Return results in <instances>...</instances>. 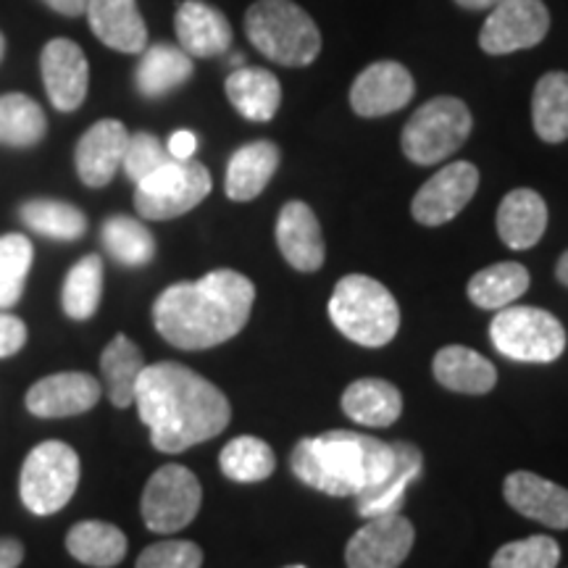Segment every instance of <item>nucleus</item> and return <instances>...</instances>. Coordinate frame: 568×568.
I'll return each instance as SVG.
<instances>
[{"instance_id": "nucleus-8", "label": "nucleus", "mask_w": 568, "mask_h": 568, "mask_svg": "<svg viewBox=\"0 0 568 568\" xmlns=\"http://www.w3.org/2000/svg\"><path fill=\"white\" fill-rule=\"evenodd\" d=\"M489 337L506 358L521 364H552L566 351L564 324L531 305H506L497 311Z\"/></svg>"}, {"instance_id": "nucleus-38", "label": "nucleus", "mask_w": 568, "mask_h": 568, "mask_svg": "<svg viewBox=\"0 0 568 568\" xmlns=\"http://www.w3.org/2000/svg\"><path fill=\"white\" fill-rule=\"evenodd\" d=\"M32 258V243L24 234H3L0 237V311L17 305L19 297L24 295Z\"/></svg>"}, {"instance_id": "nucleus-18", "label": "nucleus", "mask_w": 568, "mask_h": 568, "mask_svg": "<svg viewBox=\"0 0 568 568\" xmlns=\"http://www.w3.org/2000/svg\"><path fill=\"white\" fill-rule=\"evenodd\" d=\"M130 132L116 119L95 122L77 142V174L88 187H105L122 169Z\"/></svg>"}, {"instance_id": "nucleus-27", "label": "nucleus", "mask_w": 568, "mask_h": 568, "mask_svg": "<svg viewBox=\"0 0 568 568\" xmlns=\"http://www.w3.org/2000/svg\"><path fill=\"white\" fill-rule=\"evenodd\" d=\"M193 55H187L180 45H169V42H159L142 51L138 74L140 95L145 98H163L169 92L182 88L184 82L193 77Z\"/></svg>"}, {"instance_id": "nucleus-31", "label": "nucleus", "mask_w": 568, "mask_h": 568, "mask_svg": "<svg viewBox=\"0 0 568 568\" xmlns=\"http://www.w3.org/2000/svg\"><path fill=\"white\" fill-rule=\"evenodd\" d=\"M531 124L539 140L558 145L568 140V74L548 71L531 95Z\"/></svg>"}, {"instance_id": "nucleus-48", "label": "nucleus", "mask_w": 568, "mask_h": 568, "mask_svg": "<svg viewBox=\"0 0 568 568\" xmlns=\"http://www.w3.org/2000/svg\"><path fill=\"white\" fill-rule=\"evenodd\" d=\"M3 53H6V38L0 34V61H3Z\"/></svg>"}, {"instance_id": "nucleus-16", "label": "nucleus", "mask_w": 568, "mask_h": 568, "mask_svg": "<svg viewBox=\"0 0 568 568\" xmlns=\"http://www.w3.org/2000/svg\"><path fill=\"white\" fill-rule=\"evenodd\" d=\"M103 389L95 376L63 372L34 382L27 393V410L38 418H67L88 414L98 406Z\"/></svg>"}, {"instance_id": "nucleus-17", "label": "nucleus", "mask_w": 568, "mask_h": 568, "mask_svg": "<svg viewBox=\"0 0 568 568\" xmlns=\"http://www.w3.org/2000/svg\"><path fill=\"white\" fill-rule=\"evenodd\" d=\"M276 245L290 266L303 274H314L324 266L326 245L316 213L308 203L290 201L276 216Z\"/></svg>"}, {"instance_id": "nucleus-11", "label": "nucleus", "mask_w": 568, "mask_h": 568, "mask_svg": "<svg viewBox=\"0 0 568 568\" xmlns=\"http://www.w3.org/2000/svg\"><path fill=\"white\" fill-rule=\"evenodd\" d=\"M550 32V11L542 0H500L479 32L481 51L489 55H508L527 51Z\"/></svg>"}, {"instance_id": "nucleus-28", "label": "nucleus", "mask_w": 568, "mask_h": 568, "mask_svg": "<svg viewBox=\"0 0 568 568\" xmlns=\"http://www.w3.org/2000/svg\"><path fill=\"white\" fill-rule=\"evenodd\" d=\"M347 418L364 426H389L403 414V395L393 382L358 379L343 393Z\"/></svg>"}, {"instance_id": "nucleus-6", "label": "nucleus", "mask_w": 568, "mask_h": 568, "mask_svg": "<svg viewBox=\"0 0 568 568\" xmlns=\"http://www.w3.org/2000/svg\"><path fill=\"white\" fill-rule=\"evenodd\" d=\"M471 111L460 98H432L403 126V153L418 166H435L464 145L471 134Z\"/></svg>"}, {"instance_id": "nucleus-4", "label": "nucleus", "mask_w": 568, "mask_h": 568, "mask_svg": "<svg viewBox=\"0 0 568 568\" xmlns=\"http://www.w3.org/2000/svg\"><path fill=\"white\" fill-rule=\"evenodd\" d=\"M332 324L353 343L382 347L400 329V308L382 282L366 274H351L337 282L329 301Z\"/></svg>"}, {"instance_id": "nucleus-41", "label": "nucleus", "mask_w": 568, "mask_h": 568, "mask_svg": "<svg viewBox=\"0 0 568 568\" xmlns=\"http://www.w3.org/2000/svg\"><path fill=\"white\" fill-rule=\"evenodd\" d=\"M203 550L187 539H163L145 548L138 558V568H201Z\"/></svg>"}, {"instance_id": "nucleus-9", "label": "nucleus", "mask_w": 568, "mask_h": 568, "mask_svg": "<svg viewBox=\"0 0 568 568\" xmlns=\"http://www.w3.org/2000/svg\"><path fill=\"white\" fill-rule=\"evenodd\" d=\"M211 193V174L201 161H166L153 174L138 182L134 209L142 219L166 222L184 216Z\"/></svg>"}, {"instance_id": "nucleus-23", "label": "nucleus", "mask_w": 568, "mask_h": 568, "mask_svg": "<svg viewBox=\"0 0 568 568\" xmlns=\"http://www.w3.org/2000/svg\"><path fill=\"white\" fill-rule=\"evenodd\" d=\"M280 148L272 140H255L237 148L232 153L230 166H226V195L230 201L247 203L258 197L272 182V176L280 169Z\"/></svg>"}, {"instance_id": "nucleus-43", "label": "nucleus", "mask_w": 568, "mask_h": 568, "mask_svg": "<svg viewBox=\"0 0 568 568\" xmlns=\"http://www.w3.org/2000/svg\"><path fill=\"white\" fill-rule=\"evenodd\" d=\"M169 155H172L174 161H190L197 151V138L190 130H180L174 132L172 138H169Z\"/></svg>"}, {"instance_id": "nucleus-49", "label": "nucleus", "mask_w": 568, "mask_h": 568, "mask_svg": "<svg viewBox=\"0 0 568 568\" xmlns=\"http://www.w3.org/2000/svg\"><path fill=\"white\" fill-rule=\"evenodd\" d=\"M287 568H305V566H287Z\"/></svg>"}, {"instance_id": "nucleus-30", "label": "nucleus", "mask_w": 568, "mask_h": 568, "mask_svg": "<svg viewBox=\"0 0 568 568\" xmlns=\"http://www.w3.org/2000/svg\"><path fill=\"white\" fill-rule=\"evenodd\" d=\"M145 358L140 347L126 335H116L105 345L101 355V372L109 389L111 403L116 408L134 406V389H138L140 374L145 372Z\"/></svg>"}, {"instance_id": "nucleus-10", "label": "nucleus", "mask_w": 568, "mask_h": 568, "mask_svg": "<svg viewBox=\"0 0 568 568\" xmlns=\"http://www.w3.org/2000/svg\"><path fill=\"white\" fill-rule=\"evenodd\" d=\"M203 489L201 481L187 466L166 464L148 479L142 489V521L151 531L159 535H172L193 524L201 510Z\"/></svg>"}, {"instance_id": "nucleus-46", "label": "nucleus", "mask_w": 568, "mask_h": 568, "mask_svg": "<svg viewBox=\"0 0 568 568\" xmlns=\"http://www.w3.org/2000/svg\"><path fill=\"white\" fill-rule=\"evenodd\" d=\"M460 9H468V11H487V9H495L500 0H456Z\"/></svg>"}, {"instance_id": "nucleus-36", "label": "nucleus", "mask_w": 568, "mask_h": 568, "mask_svg": "<svg viewBox=\"0 0 568 568\" xmlns=\"http://www.w3.org/2000/svg\"><path fill=\"white\" fill-rule=\"evenodd\" d=\"M103 245L122 266H145L155 255V240L145 224L132 216H111L101 230Z\"/></svg>"}, {"instance_id": "nucleus-34", "label": "nucleus", "mask_w": 568, "mask_h": 568, "mask_svg": "<svg viewBox=\"0 0 568 568\" xmlns=\"http://www.w3.org/2000/svg\"><path fill=\"white\" fill-rule=\"evenodd\" d=\"M48 119L30 95L9 92L0 98V145L32 148L45 138Z\"/></svg>"}, {"instance_id": "nucleus-35", "label": "nucleus", "mask_w": 568, "mask_h": 568, "mask_svg": "<svg viewBox=\"0 0 568 568\" xmlns=\"http://www.w3.org/2000/svg\"><path fill=\"white\" fill-rule=\"evenodd\" d=\"M224 477L240 485H253V481H264L274 474L276 458L268 443L258 437H237L224 445L222 456H219Z\"/></svg>"}, {"instance_id": "nucleus-37", "label": "nucleus", "mask_w": 568, "mask_h": 568, "mask_svg": "<svg viewBox=\"0 0 568 568\" xmlns=\"http://www.w3.org/2000/svg\"><path fill=\"white\" fill-rule=\"evenodd\" d=\"M21 219L32 232L45 234L51 240H80L88 232V219L77 205L48 201V197L21 205Z\"/></svg>"}, {"instance_id": "nucleus-13", "label": "nucleus", "mask_w": 568, "mask_h": 568, "mask_svg": "<svg viewBox=\"0 0 568 568\" xmlns=\"http://www.w3.org/2000/svg\"><path fill=\"white\" fill-rule=\"evenodd\" d=\"M479 187V169L468 161L447 163L445 169L422 184L410 213L418 224L424 226H443L458 216L471 201Z\"/></svg>"}, {"instance_id": "nucleus-21", "label": "nucleus", "mask_w": 568, "mask_h": 568, "mask_svg": "<svg viewBox=\"0 0 568 568\" xmlns=\"http://www.w3.org/2000/svg\"><path fill=\"white\" fill-rule=\"evenodd\" d=\"M90 30L103 45L119 53H142L148 48V27L138 0H90Z\"/></svg>"}, {"instance_id": "nucleus-15", "label": "nucleus", "mask_w": 568, "mask_h": 568, "mask_svg": "<svg viewBox=\"0 0 568 568\" xmlns=\"http://www.w3.org/2000/svg\"><path fill=\"white\" fill-rule=\"evenodd\" d=\"M416 84L410 71L397 61H376L355 77L351 88V105L358 116L376 119L400 111L410 103Z\"/></svg>"}, {"instance_id": "nucleus-29", "label": "nucleus", "mask_w": 568, "mask_h": 568, "mask_svg": "<svg viewBox=\"0 0 568 568\" xmlns=\"http://www.w3.org/2000/svg\"><path fill=\"white\" fill-rule=\"evenodd\" d=\"M67 550L84 566L113 568L126 556V537L113 524L80 521L69 529Z\"/></svg>"}, {"instance_id": "nucleus-14", "label": "nucleus", "mask_w": 568, "mask_h": 568, "mask_svg": "<svg viewBox=\"0 0 568 568\" xmlns=\"http://www.w3.org/2000/svg\"><path fill=\"white\" fill-rule=\"evenodd\" d=\"M40 71L45 92L59 111H77L88 98L90 63L74 40L55 38L40 55Z\"/></svg>"}, {"instance_id": "nucleus-25", "label": "nucleus", "mask_w": 568, "mask_h": 568, "mask_svg": "<svg viewBox=\"0 0 568 568\" xmlns=\"http://www.w3.org/2000/svg\"><path fill=\"white\" fill-rule=\"evenodd\" d=\"M435 376L445 389L464 395H487L493 393L497 372L485 355L464 345H447L435 355Z\"/></svg>"}, {"instance_id": "nucleus-42", "label": "nucleus", "mask_w": 568, "mask_h": 568, "mask_svg": "<svg viewBox=\"0 0 568 568\" xmlns=\"http://www.w3.org/2000/svg\"><path fill=\"white\" fill-rule=\"evenodd\" d=\"M27 343V326L19 316L0 311V358H11Z\"/></svg>"}, {"instance_id": "nucleus-5", "label": "nucleus", "mask_w": 568, "mask_h": 568, "mask_svg": "<svg viewBox=\"0 0 568 568\" xmlns=\"http://www.w3.org/2000/svg\"><path fill=\"white\" fill-rule=\"evenodd\" d=\"M247 40L282 67H308L322 53L316 21L293 0H255L245 13Z\"/></svg>"}, {"instance_id": "nucleus-20", "label": "nucleus", "mask_w": 568, "mask_h": 568, "mask_svg": "<svg viewBox=\"0 0 568 568\" xmlns=\"http://www.w3.org/2000/svg\"><path fill=\"white\" fill-rule=\"evenodd\" d=\"M174 30L180 48L193 59H213L232 45V24L222 11L203 0H184L176 9Z\"/></svg>"}, {"instance_id": "nucleus-7", "label": "nucleus", "mask_w": 568, "mask_h": 568, "mask_svg": "<svg viewBox=\"0 0 568 568\" xmlns=\"http://www.w3.org/2000/svg\"><path fill=\"white\" fill-rule=\"evenodd\" d=\"M80 485V456L59 439L34 445L21 466L19 495L34 516H53L74 497Z\"/></svg>"}, {"instance_id": "nucleus-3", "label": "nucleus", "mask_w": 568, "mask_h": 568, "mask_svg": "<svg viewBox=\"0 0 568 568\" xmlns=\"http://www.w3.org/2000/svg\"><path fill=\"white\" fill-rule=\"evenodd\" d=\"M293 474L332 497H355L393 471L395 447L358 432H326L295 445Z\"/></svg>"}, {"instance_id": "nucleus-40", "label": "nucleus", "mask_w": 568, "mask_h": 568, "mask_svg": "<svg viewBox=\"0 0 568 568\" xmlns=\"http://www.w3.org/2000/svg\"><path fill=\"white\" fill-rule=\"evenodd\" d=\"M166 161H172V155H169L166 148H163V142L155 138V134L151 132L130 134L122 169L134 184L145 180L148 174H153L155 169H161Z\"/></svg>"}, {"instance_id": "nucleus-39", "label": "nucleus", "mask_w": 568, "mask_h": 568, "mask_svg": "<svg viewBox=\"0 0 568 568\" xmlns=\"http://www.w3.org/2000/svg\"><path fill=\"white\" fill-rule=\"evenodd\" d=\"M560 545L548 535H535L503 545L495 552L493 568H558Z\"/></svg>"}, {"instance_id": "nucleus-22", "label": "nucleus", "mask_w": 568, "mask_h": 568, "mask_svg": "<svg viewBox=\"0 0 568 568\" xmlns=\"http://www.w3.org/2000/svg\"><path fill=\"white\" fill-rule=\"evenodd\" d=\"M548 230V203L535 190H514L497 209V234L510 251H529Z\"/></svg>"}, {"instance_id": "nucleus-1", "label": "nucleus", "mask_w": 568, "mask_h": 568, "mask_svg": "<svg viewBox=\"0 0 568 568\" xmlns=\"http://www.w3.org/2000/svg\"><path fill=\"white\" fill-rule=\"evenodd\" d=\"M134 406L161 453H184L230 426L226 395L193 368L161 361L145 366L134 389Z\"/></svg>"}, {"instance_id": "nucleus-19", "label": "nucleus", "mask_w": 568, "mask_h": 568, "mask_svg": "<svg viewBox=\"0 0 568 568\" xmlns=\"http://www.w3.org/2000/svg\"><path fill=\"white\" fill-rule=\"evenodd\" d=\"M506 503L550 529H568V489L531 471H514L503 485Z\"/></svg>"}, {"instance_id": "nucleus-32", "label": "nucleus", "mask_w": 568, "mask_h": 568, "mask_svg": "<svg viewBox=\"0 0 568 568\" xmlns=\"http://www.w3.org/2000/svg\"><path fill=\"white\" fill-rule=\"evenodd\" d=\"M529 290V272L527 266L506 261V264H495L481 268L479 274L471 276L466 293L468 301L485 311H500L506 305H514Z\"/></svg>"}, {"instance_id": "nucleus-33", "label": "nucleus", "mask_w": 568, "mask_h": 568, "mask_svg": "<svg viewBox=\"0 0 568 568\" xmlns=\"http://www.w3.org/2000/svg\"><path fill=\"white\" fill-rule=\"evenodd\" d=\"M103 295V261L101 255H84L69 268L61 290L63 314L74 322H88L95 316Z\"/></svg>"}, {"instance_id": "nucleus-44", "label": "nucleus", "mask_w": 568, "mask_h": 568, "mask_svg": "<svg viewBox=\"0 0 568 568\" xmlns=\"http://www.w3.org/2000/svg\"><path fill=\"white\" fill-rule=\"evenodd\" d=\"M24 560V545L19 539H0V568H17Z\"/></svg>"}, {"instance_id": "nucleus-2", "label": "nucleus", "mask_w": 568, "mask_h": 568, "mask_svg": "<svg viewBox=\"0 0 568 568\" xmlns=\"http://www.w3.org/2000/svg\"><path fill=\"white\" fill-rule=\"evenodd\" d=\"M253 301L255 287L245 274L219 268L163 290L153 303V324L180 351H209L245 329Z\"/></svg>"}, {"instance_id": "nucleus-12", "label": "nucleus", "mask_w": 568, "mask_h": 568, "mask_svg": "<svg viewBox=\"0 0 568 568\" xmlns=\"http://www.w3.org/2000/svg\"><path fill=\"white\" fill-rule=\"evenodd\" d=\"M414 524L400 514L366 518L345 548L347 568H397L414 548Z\"/></svg>"}, {"instance_id": "nucleus-45", "label": "nucleus", "mask_w": 568, "mask_h": 568, "mask_svg": "<svg viewBox=\"0 0 568 568\" xmlns=\"http://www.w3.org/2000/svg\"><path fill=\"white\" fill-rule=\"evenodd\" d=\"M53 11L63 13V17H82L88 11L90 0H45Z\"/></svg>"}, {"instance_id": "nucleus-26", "label": "nucleus", "mask_w": 568, "mask_h": 568, "mask_svg": "<svg viewBox=\"0 0 568 568\" xmlns=\"http://www.w3.org/2000/svg\"><path fill=\"white\" fill-rule=\"evenodd\" d=\"M226 98L247 122H272L282 103V84L272 71L240 67L226 77Z\"/></svg>"}, {"instance_id": "nucleus-24", "label": "nucleus", "mask_w": 568, "mask_h": 568, "mask_svg": "<svg viewBox=\"0 0 568 568\" xmlns=\"http://www.w3.org/2000/svg\"><path fill=\"white\" fill-rule=\"evenodd\" d=\"M395 466L385 479L376 481L374 487H368L366 493L355 495L358 500V514L364 518L397 514L403 506V497L410 481L422 474L424 456L416 445L410 443H395Z\"/></svg>"}, {"instance_id": "nucleus-47", "label": "nucleus", "mask_w": 568, "mask_h": 568, "mask_svg": "<svg viewBox=\"0 0 568 568\" xmlns=\"http://www.w3.org/2000/svg\"><path fill=\"white\" fill-rule=\"evenodd\" d=\"M556 276H558V282H560V284H566V287H568V251L558 258Z\"/></svg>"}]
</instances>
